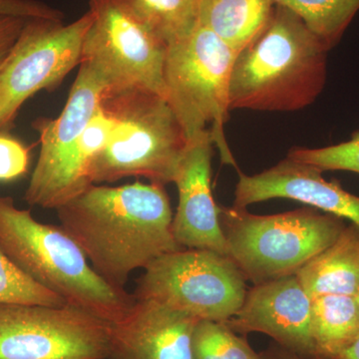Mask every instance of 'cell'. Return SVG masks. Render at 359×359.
<instances>
[{
	"label": "cell",
	"mask_w": 359,
	"mask_h": 359,
	"mask_svg": "<svg viewBox=\"0 0 359 359\" xmlns=\"http://www.w3.org/2000/svg\"><path fill=\"white\" fill-rule=\"evenodd\" d=\"M55 211L94 271L116 289L124 290L137 269L183 249L175 240L173 212L161 184H92Z\"/></svg>",
	"instance_id": "obj_1"
},
{
	"label": "cell",
	"mask_w": 359,
	"mask_h": 359,
	"mask_svg": "<svg viewBox=\"0 0 359 359\" xmlns=\"http://www.w3.org/2000/svg\"><path fill=\"white\" fill-rule=\"evenodd\" d=\"M330 48L304 20L276 4L269 22L238 52L230 78V110L294 112L320 95Z\"/></svg>",
	"instance_id": "obj_2"
},
{
	"label": "cell",
	"mask_w": 359,
	"mask_h": 359,
	"mask_svg": "<svg viewBox=\"0 0 359 359\" xmlns=\"http://www.w3.org/2000/svg\"><path fill=\"white\" fill-rule=\"evenodd\" d=\"M0 250L67 306L107 323L121 320L133 304L132 294L112 287L94 271L61 226L37 221L9 196L0 195Z\"/></svg>",
	"instance_id": "obj_3"
},
{
	"label": "cell",
	"mask_w": 359,
	"mask_h": 359,
	"mask_svg": "<svg viewBox=\"0 0 359 359\" xmlns=\"http://www.w3.org/2000/svg\"><path fill=\"white\" fill-rule=\"evenodd\" d=\"M101 104L115 118L116 127L90 164V183L129 177L174 183L189 141L167 99L146 89L105 90Z\"/></svg>",
	"instance_id": "obj_4"
},
{
	"label": "cell",
	"mask_w": 359,
	"mask_h": 359,
	"mask_svg": "<svg viewBox=\"0 0 359 359\" xmlns=\"http://www.w3.org/2000/svg\"><path fill=\"white\" fill-rule=\"evenodd\" d=\"M219 217L228 256L254 285L295 275L346 226L344 219L311 207L269 216L219 208Z\"/></svg>",
	"instance_id": "obj_5"
},
{
	"label": "cell",
	"mask_w": 359,
	"mask_h": 359,
	"mask_svg": "<svg viewBox=\"0 0 359 359\" xmlns=\"http://www.w3.org/2000/svg\"><path fill=\"white\" fill-rule=\"evenodd\" d=\"M238 52L198 23L184 39L168 45L164 63L166 99L188 141L211 133L224 164L238 168L224 137L229 87Z\"/></svg>",
	"instance_id": "obj_6"
},
{
	"label": "cell",
	"mask_w": 359,
	"mask_h": 359,
	"mask_svg": "<svg viewBox=\"0 0 359 359\" xmlns=\"http://www.w3.org/2000/svg\"><path fill=\"white\" fill-rule=\"evenodd\" d=\"M247 292L245 276L230 257L210 250L182 249L149 264L132 297L200 320L224 323L238 313Z\"/></svg>",
	"instance_id": "obj_7"
},
{
	"label": "cell",
	"mask_w": 359,
	"mask_h": 359,
	"mask_svg": "<svg viewBox=\"0 0 359 359\" xmlns=\"http://www.w3.org/2000/svg\"><path fill=\"white\" fill-rule=\"evenodd\" d=\"M93 16L82 43L79 66L91 71L106 91L146 89L166 98L167 45L120 0H90Z\"/></svg>",
	"instance_id": "obj_8"
},
{
	"label": "cell",
	"mask_w": 359,
	"mask_h": 359,
	"mask_svg": "<svg viewBox=\"0 0 359 359\" xmlns=\"http://www.w3.org/2000/svg\"><path fill=\"white\" fill-rule=\"evenodd\" d=\"M93 16L90 11L65 20L27 18L13 50L0 68V133L21 106L41 90H53L80 65L82 43Z\"/></svg>",
	"instance_id": "obj_9"
},
{
	"label": "cell",
	"mask_w": 359,
	"mask_h": 359,
	"mask_svg": "<svg viewBox=\"0 0 359 359\" xmlns=\"http://www.w3.org/2000/svg\"><path fill=\"white\" fill-rule=\"evenodd\" d=\"M104 91L105 86L98 78L79 66L60 115L33 122L39 134L40 152L25 194L28 205L56 210L88 187L78 169L79 143Z\"/></svg>",
	"instance_id": "obj_10"
},
{
	"label": "cell",
	"mask_w": 359,
	"mask_h": 359,
	"mask_svg": "<svg viewBox=\"0 0 359 359\" xmlns=\"http://www.w3.org/2000/svg\"><path fill=\"white\" fill-rule=\"evenodd\" d=\"M110 323L73 306L0 304V359L110 358Z\"/></svg>",
	"instance_id": "obj_11"
},
{
	"label": "cell",
	"mask_w": 359,
	"mask_h": 359,
	"mask_svg": "<svg viewBox=\"0 0 359 359\" xmlns=\"http://www.w3.org/2000/svg\"><path fill=\"white\" fill-rule=\"evenodd\" d=\"M224 323L237 334L269 335L283 348L314 359L311 297L297 275L254 285L238 313Z\"/></svg>",
	"instance_id": "obj_12"
},
{
	"label": "cell",
	"mask_w": 359,
	"mask_h": 359,
	"mask_svg": "<svg viewBox=\"0 0 359 359\" xmlns=\"http://www.w3.org/2000/svg\"><path fill=\"white\" fill-rule=\"evenodd\" d=\"M318 168L287 157L262 173L238 172L233 208L273 199L297 202L347 219L359 226V196L344 190L337 180L327 181Z\"/></svg>",
	"instance_id": "obj_13"
},
{
	"label": "cell",
	"mask_w": 359,
	"mask_h": 359,
	"mask_svg": "<svg viewBox=\"0 0 359 359\" xmlns=\"http://www.w3.org/2000/svg\"><path fill=\"white\" fill-rule=\"evenodd\" d=\"M212 146L209 132L189 141L174 181L179 204L172 231L183 249L210 250L228 256L219 208L212 194Z\"/></svg>",
	"instance_id": "obj_14"
},
{
	"label": "cell",
	"mask_w": 359,
	"mask_h": 359,
	"mask_svg": "<svg viewBox=\"0 0 359 359\" xmlns=\"http://www.w3.org/2000/svg\"><path fill=\"white\" fill-rule=\"evenodd\" d=\"M198 318L158 302L135 301L127 313L110 323L113 359H194Z\"/></svg>",
	"instance_id": "obj_15"
},
{
	"label": "cell",
	"mask_w": 359,
	"mask_h": 359,
	"mask_svg": "<svg viewBox=\"0 0 359 359\" xmlns=\"http://www.w3.org/2000/svg\"><path fill=\"white\" fill-rule=\"evenodd\" d=\"M309 297H355L359 290V226L346 224L334 244L313 257L297 273Z\"/></svg>",
	"instance_id": "obj_16"
},
{
	"label": "cell",
	"mask_w": 359,
	"mask_h": 359,
	"mask_svg": "<svg viewBox=\"0 0 359 359\" xmlns=\"http://www.w3.org/2000/svg\"><path fill=\"white\" fill-rule=\"evenodd\" d=\"M275 0H201L199 22L241 52L269 22Z\"/></svg>",
	"instance_id": "obj_17"
},
{
	"label": "cell",
	"mask_w": 359,
	"mask_h": 359,
	"mask_svg": "<svg viewBox=\"0 0 359 359\" xmlns=\"http://www.w3.org/2000/svg\"><path fill=\"white\" fill-rule=\"evenodd\" d=\"M314 359H332L359 337L355 297L323 294L311 299Z\"/></svg>",
	"instance_id": "obj_18"
},
{
	"label": "cell",
	"mask_w": 359,
	"mask_h": 359,
	"mask_svg": "<svg viewBox=\"0 0 359 359\" xmlns=\"http://www.w3.org/2000/svg\"><path fill=\"white\" fill-rule=\"evenodd\" d=\"M165 44L184 39L199 23L201 0H120Z\"/></svg>",
	"instance_id": "obj_19"
},
{
	"label": "cell",
	"mask_w": 359,
	"mask_h": 359,
	"mask_svg": "<svg viewBox=\"0 0 359 359\" xmlns=\"http://www.w3.org/2000/svg\"><path fill=\"white\" fill-rule=\"evenodd\" d=\"M297 13L328 48L339 44L359 11V0H275Z\"/></svg>",
	"instance_id": "obj_20"
},
{
	"label": "cell",
	"mask_w": 359,
	"mask_h": 359,
	"mask_svg": "<svg viewBox=\"0 0 359 359\" xmlns=\"http://www.w3.org/2000/svg\"><path fill=\"white\" fill-rule=\"evenodd\" d=\"M194 359H257L247 339L224 323L199 320L193 334Z\"/></svg>",
	"instance_id": "obj_21"
},
{
	"label": "cell",
	"mask_w": 359,
	"mask_h": 359,
	"mask_svg": "<svg viewBox=\"0 0 359 359\" xmlns=\"http://www.w3.org/2000/svg\"><path fill=\"white\" fill-rule=\"evenodd\" d=\"M0 304L65 306V302L26 276L0 250Z\"/></svg>",
	"instance_id": "obj_22"
},
{
	"label": "cell",
	"mask_w": 359,
	"mask_h": 359,
	"mask_svg": "<svg viewBox=\"0 0 359 359\" xmlns=\"http://www.w3.org/2000/svg\"><path fill=\"white\" fill-rule=\"evenodd\" d=\"M290 159L306 163L320 171H347L359 175V131L348 141L323 148L294 147Z\"/></svg>",
	"instance_id": "obj_23"
},
{
	"label": "cell",
	"mask_w": 359,
	"mask_h": 359,
	"mask_svg": "<svg viewBox=\"0 0 359 359\" xmlns=\"http://www.w3.org/2000/svg\"><path fill=\"white\" fill-rule=\"evenodd\" d=\"M29 151L16 139L0 133V181H11L27 172Z\"/></svg>",
	"instance_id": "obj_24"
},
{
	"label": "cell",
	"mask_w": 359,
	"mask_h": 359,
	"mask_svg": "<svg viewBox=\"0 0 359 359\" xmlns=\"http://www.w3.org/2000/svg\"><path fill=\"white\" fill-rule=\"evenodd\" d=\"M0 15L65 20L62 11L40 0H0Z\"/></svg>",
	"instance_id": "obj_25"
},
{
	"label": "cell",
	"mask_w": 359,
	"mask_h": 359,
	"mask_svg": "<svg viewBox=\"0 0 359 359\" xmlns=\"http://www.w3.org/2000/svg\"><path fill=\"white\" fill-rule=\"evenodd\" d=\"M27 18L0 15V68L13 50Z\"/></svg>",
	"instance_id": "obj_26"
},
{
	"label": "cell",
	"mask_w": 359,
	"mask_h": 359,
	"mask_svg": "<svg viewBox=\"0 0 359 359\" xmlns=\"http://www.w3.org/2000/svg\"><path fill=\"white\" fill-rule=\"evenodd\" d=\"M266 359H304L299 354L292 353L287 349L278 346L271 347L266 353H262Z\"/></svg>",
	"instance_id": "obj_27"
},
{
	"label": "cell",
	"mask_w": 359,
	"mask_h": 359,
	"mask_svg": "<svg viewBox=\"0 0 359 359\" xmlns=\"http://www.w3.org/2000/svg\"><path fill=\"white\" fill-rule=\"evenodd\" d=\"M332 359H359V337L351 346Z\"/></svg>",
	"instance_id": "obj_28"
},
{
	"label": "cell",
	"mask_w": 359,
	"mask_h": 359,
	"mask_svg": "<svg viewBox=\"0 0 359 359\" xmlns=\"http://www.w3.org/2000/svg\"><path fill=\"white\" fill-rule=\"evenodd\" d=\"M355 299H356V302H358V304L359 306V290H358V294L355 295Z\"/></svg>",
	"instance_id": "obj_29"
},
{
	"label": "cell",
	"mask_w": 359,
	"mask_h": 359,
	"mask_svg": "<svg viewBox=\"0 0 359 359\" xmlns=\"http://www.w3.org/2000/svg\"><path fill=\"white\" fill-rule=\"evenodd\" d=\"M257 359H266V358H264V356L263 355V354H261V355H259V358Z\"/></svg>",
	"instance_id": "obj_30"
},
{
	"label": "cell",
	"mask_w": 359,
	"mask_h": 359,
	"mask_svg": "<svg viewBox=\"0 0 359 359\" xmlns=\"http://www.w3.org/2000/svg\"><path fill=\"white\" fill-rule=\"evenodd\" d=\"M104 359H113V358H104Z\"/></svg>",
	"instance_id": "obj_31"
}]
</instances>
